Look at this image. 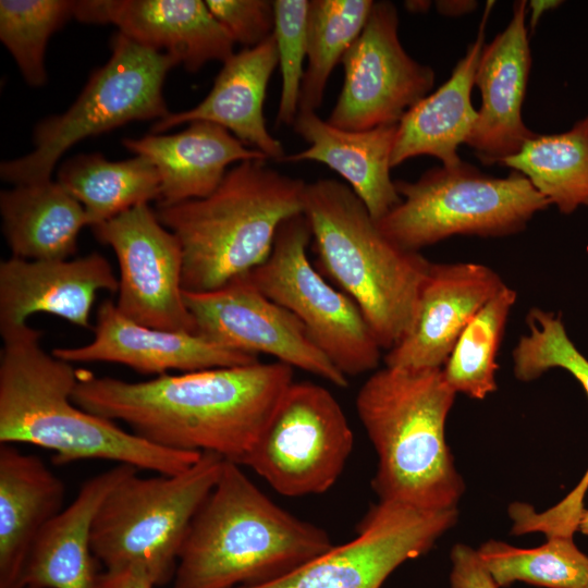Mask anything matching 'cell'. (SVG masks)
<instances>
[{
  "label": "cell",
  "instance_id": "e0dca14e",
  "mask_svg": "<svg viewBox=\"0 0 588 588\" xmlns=\"http://www.w3.org/2000/svg\"><path fill=\"white\" fill-rule=\"evenodd\" d=\"M94 340L77 347H58L52 355L74 363L106 362L125 365L144 375H166L259 362L253 354L222 346L198 334L139 324L122 315L111 301L97 310Z\"/></svg>",
  "mask_w": 588,
  "mask_h": 588
},
{
  "label": "cell",
  "instance_id": "7bdbcfd3",
  "mask_svg": "<svg viewBox=\"0 0 588 588\" xmlns=\"http://www.w3.org/2000/svg\"><path fill=\"white\" fill-rule=\"evenodd\" d=\"M584 588H588V580H587V583H586V585H585V587H584Z\"/></svg>",
  "mask_w": 588,
  "mask_h": 588
},
{
  "label": "cell",
  "instance_id": "d4e9b609",
  "mask_svg": "<svg viewBox=\"0 0 588 588\" xmlns=\"http://www.w3.org/2000/svg\"><path fill=\"white\" fill-rule=\"evenodd\" d=\"M63 481L36 455L0 443V588H17L41 530L62 510Z\"/></svg>",
  "mask_w": 588,
  "mask_h": 588
},
{
  "label": "cell",
  "instance_id": "7402d4cb",
  "mask_svg": "<svg viewBox=\"0 0 588 588\" xmlns=\"http://www.w3.org/2000/svg\"><path fill=\"white\" fill-rule=\"evenodd\" d=\"M137 468L117 466L87 479L76 498L41 530L17 588H99L91 526L106 497Z\"/></svg>",
  "mask_w": 588,
  "mask_h": 588
},
{
  "label": "cell",
  "instance_id": "30bf717a",
  "mask_svg": "<svg viewBox=\"0 0 588 588\" xmlns=\"http://www.w3.org/2000/svg\"><path fill=\"white\" fill-rule=\"evenodd\" d=\"M306 217L284 221L269 257L246 273L267 297L292 313L310 339L346 377L375 370L381 347L354 301L310 264Z\"/></svg>",
  "mask_w": 588,
  "mask_h": 588
},
{
  "label": "cell",
  "instance_id": "603a6c76",
  "mask_svg": "<svg viewBox=\"0 0 588 588\" xmlns=\"http://www.w3.org/2000/svg\"><path fill=\"white\" fill-rule=\"evenodd\" d=\"M293 127L309 146L286 155L282 162L326 164L348 183L375 221L400 204L390 175L397 124L346 131L322 120L316 111H298Z\"/></svg>",
  "mask_w": 588,
  "mask_h": 588
},
{
  "label": "cell",
  "instance_id": "ffe728a7",
  "mask_svg": "<svg viewBox=\"0 0 588 588\" xmlns=\"http://www.w3.org/2000/svg\"><path fill=\"white\" fill-rule=\"evenodd\" d=\"M109 261L98 253L62 260L0 261V332L27 324L38 313L94 329L90 311L99 291L118 292Z\"/></svg>",
  "mask_w": 588,
  "mask_h": 588
},
{
  "label": "cell",
  "instance_id": "7a4b0ae2",
  "mask_svg": "<svg viewBox=\"0 0 588 588\" xmlns=\"http://www.w3.org/2000/svg\"><path fill=\"white\" fill-rule=\"evenodd\" d=\"M0 334V443L47 449L59 465L105 460L166 475L203 454L160 448L76 405L79 369L48 354L40 330L27 323Z\"/></svg>",
  "mask_w": 588,
  "mask_h": 588
},
{
  "label": "cell",
  "instance_id": "277c9868",
  "mask_svg": "<svg viewBox=\"0 0 588 588\" xmlns=\"http://www.w3.org/2000/svg\"><path fill=\"white\" fill-rule=\"evenodd\" d=\"M455 395L442 368L385 366L360 387L356 411L378 456L371 486L379 501L456 509L464 482L445 440Z\"/></svg>",
  "mask_w": 588,
  "mask_h": 588
},
{
  "label": "cell",
  "instance_id": "5b68a950",
  "mask_svg": "<svg viewBox=\"0 0 588 588\" xmlns=\"http://www.w3.org/2000/svg\"><path fill=\"white\" fill-rule=\"evenodd\" d=\"M306 184L252 159L229 169L204 198L157 206L182 246L183 290L212 291L261 265L280 225L304 212Z\"/></svg>",
  "mask_w": 588,
  "mask_h": 588
},
{
  "label": "cell",
  "instance_id": "74e56055",
  "mask_svg": "<svg viewBox=\"0 0 588 588\" xmlns=\"http://www.w3.org/2000/svg\"><path fill=\"white\" fill-rule=\"evenodd\" d=\"M99 588H155L144 575L131 572H107L99 574Z\"/></svg>",
  "mask_w": 588,
  "mask_h": 588
},
{
  "label": "cell",
  "instance_id": "e575fe53",
  "mask_svg": "<svg viewBox=\"0 0 588 588\" xmlns=\"http://www.w3.org/2000/svg\"><path fill=\"white\" fill-rule=\"evenodd\" d=\"M309 1L275 0L273 37L282 86L277 123L292 125L299 109L304 62L307 60V16Z\"/></svg>",
  "mask_w": 588,
  "mask_h": 588
},
{
  "label": "cell",
  "instance_id": "ac0fdd59",
  "mask_svg": "<svg viewBox=\"0 0 588 588\" xmlns=\"http://www.w3.org/2000/svg\"><path fill=\"white\" fill-rule=\"evenodd\" d=\"M526 13L527 1L514 2L509 25L483 46L478 61L481 107L465 144L485 166L503 164L536 135L522 117L531 68Z\"/></svg>",
  "mask_w": 588,
  "mask_h": 588
},
{
  "label": "cell",
  "instance_id": "ab89813d",
  "mask_svg": "<svg viewBox=\"0 0 588 588\" xmlns=\"http://www.w3.org/2000/svg\"><path fill=\"white\" fill-rule=\"evenodd\" d=\"M561 1L554 0H534L530 1L528 7L530 9V27L531 30L536 28L537 22L541 17L544 11L553 9L559 5Z\"/></svg>",
  "mask_w": 588,
  "mask_h": 588
},
{
  "label": "cell",
  "instance_id": "ee69618b",
  "mask_svg": "<svg viewBox=\"0 0 588 588\" xmlns=\"http://www.w3.org/2000/svg\"><path fill=\"white\" fill-rule=\"evenodd\" d=\"M27 588H34V587H27Z\"/></svg>",
  "mask_w": 588,
  "mask_h": 588
},
{
  "label": "cell",
  "instance_id": "cb8c5ba5",
  "mask_svg": "<svg viewBox=\"0 0 588 588\" xmlns=\"http://www.w3.org/2000/svg\"><path fill=\"white\" fill-rule=\"evenodd\" d=\"M123 145L148 158L160 177L157 206L204 198L222 182L230 164L268 158L243 144L228 130L195 121L180 133L125 138Z\"/></svg>",
  "mask_w": 588,
  "mask_h": 588
},
{
  "label": "cell",
  "instance_id": "1f68e13d",
  "mask_svg": "<svg viewBox=\"0 0 588 588\" xmlns=\"http://www.w3.org/2000/svg\"><path fill=\"white\" fill-rule=\"evenodd\" d=\"M477 552L499 588L515 581L544 588H584L588 580V556L569 536L548 537L546 543L532 549L489 540Z\"/></svg>",
  "mask_w": 588,
  "mask_h": 588
},
{
  "label": "cell",
  "instance_id": "9a60e30c",
  "mask_svg": "<svg viewBox=\"0 0 588 588\" xmlns=\"http://www.w3.org/2000/svg\"><path fill=\"white\" fill-rule=\"evenodd\" d=\"M183 296L198 334L231 350L270 355L339 388L348 385L347 377L317 347L302 322L246 274L212 291H184Z\"/></svg>",
  "mask_w": 588,
  "mask_h": 588
},
{
  "label": "cell",
  "instance_id": "484cf974",
  "mask_svg": "<svg viewBox=\"0 0 588 588\" xmlns=\"http://www.w3.org/2000/svg\"><path fill=\"white\" fill-rule=\"evenodd\" d=\"M492 5V1L486 5L477 37L450 78L408 109L397 123L392 168L422 155L438 158L445 167L462 161L457 147L466 143L477 120L470 95Z\"/></svg>",
  "mask_w": 588,
  "mask_h": 588
},
{
  "label": "cell",
  "instance_id": "d6986e66",
  "mask_svg": "<svg viewBox=\"0 0 588 588\" xmlns=\"http://www.w3.org/2000/svg\"><path fill=\"white\" fill-rule=\"evenodd\" d=\"M74 17L113 24L122 35L170 54L189 72L234 54L235 42L201 0H81L75 1Z\"/></svg>",
  "mask_w": 588,
  "mask_h": 588
},
{
  "label": "cell",
  "instance_id": "f35d334b",
  "mask_svg": "<svg viewBox=\"0 0 588 588\" xmlns=\"http://www.w3.org/2000/svg\"><path fill=\"white\" fill-rule=\"evenodd\" d=\"M437 8L444 15H461L475 9V1H437Z\"/></svg>",
  "mask_w": 588,
  "mask_h": 588
},
{
  "label": "cell",
  "instance_id": "836d02e7",
  "mask_svg": "<svg viewBox=\"0 0 588 588\" xmlns=\"http://www.w3.org/2000/svg\"><path fill=\"white\" fill-rule=\"evenodd\" d=\"M75 1L1 0L0 40L15 60L26 83L47 82L45 51L51 35L74 17Z\"/></svg>",
  "mask_w": 588,
  "mask_h": 588
},
{
  "label": "cell",
  "instance_id": "4dcf8cb0",
  "mask_svg": "<svg viewBox=\"0 0 588 588\" xmlns=\"http://www.w3.org/2000/svg\"><path fill=\"white\" fill-rule=\"evenodd\" d=\"M373 1L311 0L307 16V63L298 111H316L334 66L360 35Z\"/></svg>",
  "mask_w": 588,
  "mask_h": 588
},
{
  "label": "cell",
  "instance_id": "d6a6232c",
  "mask_svg": "<svg viewBox=\"0 0 588 588\" xmlns=\"http://www.w3.org/2000/svg\"><path fill=\"white\" fill-rule=\"evenodd\" d=\"M516 298V291L505 285L460 334L442 367L443 376L455 393L483 400L498 389V351Z\"/></svg>",
  "mask_w": 588,
  "mask_h": 588
},
{
  "label": "cell",
  "instance_id": "60d3db41",
  "mask_svg": "<svg viewBox=\"0 0 588 588\" xmlns=\"http://www.w3.org/2000/svg\"><path fill=\"white\" fill-rule=\"evenodd\" d=\"M405 7L413 12H425L430 7L429 1H407Z\"/></svg>",
  "mask_w": 588,
  "mask_h": 588
},
{
  "label": "cell",
  "instance_id": "8d00e7d4",
  "mask_svg": "<svg viewBox=\"0 0 588 588\" xmlns=\"http://www.w3.org/2000/svg\"><path fill=\"white\" fill-rule=\"evenodd\" d=\"M451 588H499L482 564L477 550L457 543L451 551Z\"/></svg>",
  "mask_w": 588,
  "mask_h": 588
},
{
  "label": "cell",
  "instance_id": "9c48e42d",
  "mask_svg": "<svg viewBox=\"0 0 588 588\" xmlns=\"http://www.w3.org/2000/svg\"><path fill=\"white\" fill-rule=\"evenodd\" d=\"M175 65L179 63L170 54L117 33L107 63L90 75L65 112L35 127L30 152L1 162V180L14 185L49 181L57 162L78 142L132 121L168 117L171 112L162 89L168 72Z\"/></svg>",
  "mask_w": 588,
  "mask_h": 588
},
{
  "label": "cell",
  "instance_id": "44dd1931",
  "mask_svg": "<svg viewBox=\"0 0 588 588\" xmlns=\"http://www.w3.org/2000/svg\"><path fill=\"white\" fill-rule=\"evenodd\" d=\"M278 62L273 35L256 47L234 53L223 62L209 94L196 107L156 121L151 133L206 121L224 127L268 159L282 161L286 156L283 145L268 131L264 115L268 84Z\"/></svg>",
  "mask_w": 588,
  "mask_h": 588
},
{
  "label": "cell",
  "instance_id": "ba28073f",
  "mask_svg": "<svg viewBox=\"0 0 588 588\" xmlns=\"http://www.w3.org/2000/svg\"><path fill=\"white\" fill-rule=\"evenodd\" d=\"M394 183L401 201L376 224L413 252L453 235L515 234L551 205L522 173L493 177L463 160L429 169L416 182Z\"/></svg>",
  "mask_w": 588,
  "mask_h": 588
},
{
  "label": "cell",
  "instance_id": "52a82bcc",
  "mask_svg": "<svg viewBox=\"0 0 588 588\" xmlns=\"http://www.w3.org/2000/svg\"><path fill=\"white\" fill-rule=\"evenodd\" d=\"M224 458L203 453L172 475L124 478L106 497L91 526V551L107 572L131 571L154 585L173 579L189 526L213 489Z\"/></svg>",
  "mask_w": 588,
  "mask_h": 588
},
{
  "label": "cell",
  "instance_id": "6da1fadb",
  "mask_svg": "<svg viewBox=\"0 0 588 588\" xmlns=\"http://www.w3.org/2000/svg\"><path fill=\"white\" fill-rule=\"evenodd\" d=\"M293 381V368L277 360L139 382L79 369L72 400L160 448L215 453L240 465Z\"/></svg>",
  "mask_w": 588,
  "mask_h": 588
},
{
  "label": "cell",
  "instance_id": "4fadbf2b",
  "mask_svg": "<svg viewBox=\"0 0 588 588\" xmlns=\"http://www.w3.org/2000/svg\"><path fill=\"white\" fill-rule=\"evenodd\" d=\"M344 82L328 122L346 131L397 124L434 84L433 70L414 60L399 38L390 1H373L367 22L342 58Z\"/></svg>",
  "mask_w": 588,
  "mask_h": 588
},
{
  "label": "cell",
  "instance_id": "2e32d148",
  "mask_svg": "<svg viewBox=\"0 0 588 588\" xmlns=\"http://www.w3.org/2000/svg\"><path fill=\"white\" fill-rule=\"evenodd\" d=\"M506 284L476 262H432L411 328L384 356L388 367L442 368L474 316Z\"/></svg>",
  "mask_w": 588,
  "mask_h": 588
},
{
  "label": "cell",
  "instance_id": "8992f818",
  "mask_svg": "<svg viewBox=\"0 0 588 588\" xmlns=\"http://www.w3.org/2000/svg\"><path fill=\"white\" fill-rule=\"evenodd\" d=\"M319 266L360 309L381 350L408 331L431 261L384 236L364 203L334 179L306 184L304 212Z\"/></svg>",
  "mask_w": 588,
  "mask_h": 588
},
{
  "label": "cell",
  "instance_id": "83f0119b",
  "mask_svg": "<svg viewBox=\"0 0 588 588\" xmlns=\"http://www.w3.org/2000/svg\"><path fill=\"white\" fill-rule=\"evenodd\" d=\"M84 208L90 228L160 198V177L152 162L136 156L122 161L101 154L66 160L57 180Z\"/></svg>",
  "mask_w": 588,
  "mask_h": 588
},
{
  "label": "cell",
  "instance_id": "d590c367",
  "mask_svg": "<svg viewBox=\"0 0 588 588\" xmlns=\"http://www.w3.org/2000/svg\"><path fill=\"white\" fill-rule=\"evenodd\" d=\"M205 2L235 44L253 48L273 34V1L206 0Z\"/></svg>",
  "mask_w": 588,
  "mask_h": 588
},
{
  "label": "cell",
  "instance_id": "5bb4252c",
  "mask_svg": "<svg viewBox=\"0 0 588 588\" xmlns=\"http://www.w3.org/2000/svg\"><path fill=\"white\" fill-rule=\"evenodd\" d=\"M112 248L119 268V311L150 328L197 333L183 296V250L148 204L91 228Z\"/></svg>",
  "mask_w": 588,
  "mask_h": 588
},
{
  "label": "cell",
  "instance_id": "b9f144b4",
  "mask_svg": "<svg viewBox=\"0 0 588 588\" xmlns=\"http://www.w3.org/2000/svg\"><path fill=\"white\" fill-rule=\"evenodd\" d=\"M577 530L588 536V510L580 516Z\"/></svg>",
  "mask_w": 588,
  "mask_h": 588
},
{
  "label": "cell",
  "instance_id": "f546056e",
  "mask_svg": "<svg viewBox=\"0 0 588 588\" xmlns=\"http://www.w3.org/2000/svg\"><path fill=\"white\" fill-rule=\"evenodd\" d=\"M528 332L515 345L513 372L519 381H532L552 368L572 373L588 395V359L568 338L560 316L538 307L526 315ZM588 469L579 483L558 504V513L566 519H577L585 511Z\"/></svg>",
  "mask_w": 588,
  "mask_h": 588
},
{
  "label": "cell",
  "instance_id": "4316f807",
  "mask_svg": "<svg viewBox=\"0 0 588 588\" xmlns=\"http://www.w3.org/2000/svg\"><path fill=\"white\" fill-rule=\"evenodd\" d=\"M0 213L12 256L27 260L69 259L88 225L83 206L52 180L1 191Z\"/></svg>",
  "mask_w": 588,
  "mask_h": 588
},
{
  "label": "cell",
  "instance_id": "7c38bea8",
  "mask_svg": "<svg viewBox=\"0 0 588 588\" xmlns=\"http://www.w3.org/2000/svg\"><path fill=\"white\" fill-rule=\"evenodd\" d=\"M456 519V509L430 511L379 501L352 540L277 580L238 588H381L400 565L427 553Z\"/></svg>",
  "mask_w": 588,
  "mask_h": 588
},
{
  "label": "cell",
  "instance_id": "8fae6325",
  "mask_svg": "<svg viewBox=\"0 0 588 588\" xmlns=\"http://www.w3.org/2000/svg\"><path fill=\"white\" fill-rule=\"evenodd\" d=\"M353 445L333 394L310 381H293L240 465L284 497L321 494L341 476Z\"/></svg>",
  "mask_w": 588,
  "mask_h": 588
},
{
  "label": "cell",
  "instance_id": "3957f363",
  "mask_svg": "<svg viewBox=\"0 0 588 588\" xmlns=\"http://www.w3.org/2000/svg\"><path fill=\"white\" fill-rule=\"evenodd\" d=\"M333 546L329 534L267 497L241 465L224 460L196 513L173 588H238L277 580Z\"/></svg>",
  "mask_w": 588,
  "mask_h": 588
},
{
  "label": "cell",
  "instance_id": "f1b7e54d",
  "mask_svg": "<svg viewBox=\"0 0 588 588\" xmlns=\"http://www.w3.org/2000/svg\"><path fill=\"white\" fill-rule=\"evenodd\" d=\"M502 166L522 173L564 215L588 206V115L567 132L536 134Z\"/></svg>",
  "mask_w": 588,
  "mask_h": 588
}]
</instances>
